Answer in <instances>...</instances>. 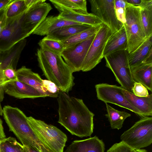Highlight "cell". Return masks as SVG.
<instances>
[{
  "label": "cell",
  "instance_id": "6da1fadb",
  "mask_svg": "<svg viewBox=\"0 0 152 152\" xmlns=\"http://www.w3.org/2000/svg\"><path fill=\"white\" fill-rule=\"evenodd\" d=\"M58 97V123L73 135L90 136L93 132L94 115L83 100L61 91Z\"/></svg>",
  "mask_w": 152,
  "mask_h": 152
},
{
  "label": "cell",
  "instance_id": "7a4b0ae2",
  "mask_svg": "<svg viewBox=\"0 0 152 152\" xmlns=\"http://www.w3.org/2000/svg\"><path fill=\"white\" fill-rule=\"evenodd\" d=\"M36 54L39 66L48 80L60 91L68 94L75 84V78L61 55L41 48L37 49Z\"/></svg>",
  "mask_w": 152,
  "mask_h": 152
},
{
  "label": "cell",
  "instance_id": "3957f363",
  "mask_svg": "<svg viewBox=\"0 0 152 152\" xmlns=\"http://www.w3.org/2000/svg\"><path fill=\"white\" fill-rule=\"evenodd\" d=\"M3 115L10 131L14 134L23 145H30L39 152H51L31 127L27 117L20 109L5 106L3 108Z\"/></svg>",
  "mask_w": 152,
  "mask_h": 152
},
{
  "label": "cell",
  "instance_id": "277c9868",
  "mask_svg": "<svg viewBox=\"0 0 152 152\" xmlns=\"http://www.w3.org/2000/svg\"><path fill=\"white\" fill-rule=\"evenodd\" d=\"M141 9L126 2V22L123 25L127 39V50L129 54L135 50L147 39L141 21Z\"/></svg>",
  "mask_w": 152,
  "mask_h": 152
},
{
  "label": "cell",
  "instance_id": "5b68a950",
  "mask_svg": "<svg viewBox=\"0 0 152 152\" xmlns=\"http://www.w3.org/2000/svg\"><path fill=\"white\" fill-rule=\"evenodd\" d=\"M27 119L31 127L51 152H63L67 140L64 133L57 127L32 116Z\"/></svg>",
  "mask_w": 152,
  "mask_h": 152
},
{
  "label": "cell",
  "instance_id": "8992f818",
  "mask_svg": "<svg viewBox=\"0 0 152 152\" xmlns=\"http://www.w3.org/2000/svg\"><path fill=\"white\" fill-rule=\"evenodd\" d=\"M129 53L127 50L118 51L104 57L106 66L113 73L116 80L121 86L132 92L135 82L132 75L129 60Z\"/></svg>",
  "mask_w": 152,
  "mask_h": 152
},
{
  "label": "cell",
  "instance_id": "52a82bcc",
  "mask_svg": "<svg viewBox=\"0 0 152 152\" xmlns=\"http://www.w3.org/2000/svg\"><path fill=\"white\" fill-rule=\"evenodd\" d=\"M121 141L133 149L147 147L152 143V117L141 118L121 136Z\"/></svg>",
  "mask_w": 152,
  "mask_h": 152
},
{
  "label": "cell",
  "instance_id": "ba28073f",
  "mask_svg": "<svg viewBox=\"0 0 152 152\" xmlns=\"http://www.w3.org/2000/svg\"><path fill=\"white\" fill-rule=\"evenodd\" d=\"M111 34L109 28L103 23L88 49L81 71L85 72L90 71L101 61L106 42Z\"/></svg>",
  "mask_w": 152,
  "mask_h": 152
},
{
  "label": "cell",
  "instance_id": "9c48e42d",
  "mask_svg": "<svg viewBox=\"0 0 152 152\" xmlns=\"http://www.w3.org/2000/svg\"><path fill=\"white\" fill-rule=\"evenodd\" d=\"M26 11L15 17L7 18L6 26L0 34V53L9 50L28 37L21 24L22 18Z\"/></svg>",
  "mask_w": 152,
  "mask_h": 152
},
{
  "label": "cell",
  "instance_id": "30bf717a",
  "mask_svg": "<svg viewBox=\"0 0 152 152\" xmlns=\"http://www.w3.org/2000/svg\"><path fill=\"white\" fill-rule=\"evenodd\" d=\"M95 88L98 99L105 103H112L127 109L142 118L144 117L126 99L122 92L121 86L102 83L96 84Z\"/></svg>",
  "mask_w": 152,
  "mask_h": 152
},
{
  "label": "cell",
  "instance_id": "8fae6325",
  "mask_svg": "<svg viewBox=\"0 0 152 152\" xmlns=\"http://www.w3.org/2000/svg\"><path fill=\"white\" fill-rule=\"evenodd\" d=\"M89 1L92 13L109 28L112 34L120 29L123 24L116 17L115 0H89Z\"/></svg>",
  "mask_w": 152,
  "mask_h": 152
},
{
  "label": "cell",
  "instance_id": "7c38bea8",
  "mask_svg": "<svg viewBox=\"0 0 152 152\" xmlns=\"http://www.w3.org/2000/svg\"><path fill=\"white\" fill-rule=\"evenodd\" d=\"M95 35L84 41L65 48L61 53V56L73 72L81 70L83 62Z\"/></svg>",
  "mask_w": 152,
  "mask_h": 152
},
{
  "label": "cell",
  "instance_id": "4fadbf2b",
  "mask_svg": "<svg viewBox=\"0 0 152 152\" xmlns=\"http://www.w3.org/2000/svg\"><path fill=\"white\" fill-rule=\"evenodd\" d=\"M52 9L49 3L45 2L37 4L27 10L23 16L21 24L28 36L32 34Z\"/></svg>",
  "mask_w": 152,
  "mask_h": 152
},
{
  "label": "cell",
  "instance_id": "5bb4252c",
  "mask_svg": "<svg viewBox=\"0 0 152 152\" xmlns=\"http://www.w3.org/2000/svg\"><path fill=\"white\" fill-rule=\"evenodd\" d=\"M18 80L31 86L46 97H58V95L49 91L43 83V79L37 73L23 66L16 71Z\"/></svg>",
  "mask_w": 152,
  "mask_h": 152
},
{
  "label": "cell",
  "instance_id": "9a60e30c",
  "mask_svg": "<svg viewBox=\"0 0 152 152\" xmlns=\"http://www.w3.org/2000/svg\"><path fill=\"white\" fill-rule=\"evenodd\" d=\"M4 88L6 93L19 99L46 97L34 88L18 80L6 83Z\"/></svg>",
  "mask_w": 152,
  "mask_h": 152
},
{
  "label": "cell",
  "instance_id": "2e32d148",
  "mask_svg": "<svg viewBox=\"0 0 152 152\" xmlns=\"http://www.w3.org/2000/svg\"><path fill=\"white\" fill-rule=\"evenodd\" d=\"M83 24L63 18L58 15L46 17L32 33L40 36L48 35L67 26Z\"/></svg>",
  "mask_w": 152,
  "mask_h": 152
},
{
  "label": "cell",
  "instance_id": "e0dca14e",
  "mask_svg": "<svg viewBox=\"0 0 152 152\" xmlns=\"http://www.w3.org/2000/svg\"><path fill=\"white\" fill-rule=\"evenodd\" d=\"M128 60L131 69L142 64L152 63V35L135 50L129 54Z\"/></svg>",
  "mask_w": 152,
  "mask_h": 152
},
{
  "label": "cell",
  "instance_id": "ac0fdd59",
  "mask_svg": "<svg viewBox=\"0 0 152 152\" xmlns=\"http://www.w3.org/2000/svg\"><path fill=\"white\" fill-rule=\"evenodd\" d=\"M104 144L98 137L73 141L64 152H104Z\"/></svg>",
  "mask_w": 152,
  "mask_h": 152
},
{
  "label": "cell",
  "instance_id": "d6986e66",
  "mask_svg": "<svg viewBox=\"0 0 152 152\" xmlns=\"http://www.w3.org/2000/svg\"><path fill=\"white\" fill-rule=\"evenodd\" d=\"M127 39L124 25L120 29L112 33L106 42L103 53V57L118 51L127 50Z\"/></svg>",
  "mask_w": 152,
  "mask_h": 152
},
{
  "label": "cell",
  "instance_id": "ffe728a7",
  "mask_svg": "<svg viewBox=\"0 0 152 152\" xmlns=\"http://www.w3.org/2000/svg\"><path fill=\"white\" fill-rule=\"evenodd\" d=\"M121 91L128 101L138 109L144 117L152 116V94L146 97L137 96L121 86Z\"/></svg>",
  "mask_w": 152,
  "mask_h": 152
},
{
  "label": "cell",
  "instance_id": "44dd1931",
  "mask_svg": "<svg viewBox=\"0 0 152 152\" xmlns=\"http://www.w3.org/2000/svg\"><path fill=\"white\" fill-rule=\"evenodd\" d=\"M55 7L60 12L88 13L87 11L86 0H50Z\"/></svg>",
  "mask_w": 152,
  "mask_h": 152
},
{
  "label": "cell",
  "instance_id": "7402d4cb",
  "mask_svg": "<svg viewBox=\"0 0 152 152\" xmlns=\"http://www.w3.org/2000/svg\"><path fill=\"white\" fill-rule=\"evenodd\" d=\"M26 44L24 39L18 42L9 50L0 53V67L3 69L12 65L15 69L20 54ZM16 70V69H15Z\"/></svg>",
  "mask_w": 152,
  "mask_h": 152
},
{
  "label": "cell",
  "instance_id": "603a6c76",
  "mask_svg": "<svg viewBox=\"0 0 152 152\" xmlns=\"http://www.w3.org/2000/svg\"><path fill=\"white\" fill-rule=\"evenodd\" d=\"M132 78L135 82L152 91V63L142 64L131 69Z\"/></svg>",
  "mask_w": 152,
  "mask_h": 152
},
{
  "label": "cell",
  "instance_id": "cb8c5ba5",
  "mask_svg": "<svg viewBox=\"0 0 152 152\" xmlns=\"http://www.w3.org/2000/svg\"><path fill=\"white\" fill-rule=\"evenodd\" d=\"M58 15L65 19L92 26H95L103 24L98 18L92 13L83 14L61 12H60Z\"/></svg>",
  "mask_w": 152,
  "mask_h": 152
},
{
  "label": "cell",
  "instance_id": "d4e9b609",
  "mask_svg": "<svg viewBox=\"0 0 152 152\" xmlns=\"http://www.w3.org/2000/svg\"><path fill=\"white\" fill-rule=\"evenodd\" d=\"M105 104L107 113L105 116L107 118L111 128L120 129L122 128L125 120L131 115L127 112L117 110L107 103Z\"/></svg>",
  "mask_w": 152,
  "mask_h": 152
},
{
  "label": "cell",
  "instance_id": "484cf974",
  "mask_svg": "<svg viewBox=\"0 0 152 152\" xmlns=\"http://www.w3.org/2000/svg\"><path fill=\"white\" fill-rule=\"evenodd\" d=\"M92 27L84 24L67 26L62 27L48 35L57 40L61 41Z\"/></svg>",
  "mask_w": 152,
  "mask_h": 152
},
{
  "label": "cell",
  "instance_id": "4316f807",
  "mask_svg": "<svg viewBox=\"0 0 152 152\" xmlns=\"http://www.w3.org/2000/svg\"><path fill=\"white\" fill-rule=\"evenodd\" d=\"M102 24L93 26L78 33L65 40L61 41L65 48L85 40L95 35L102 26Z\"/></svg>",
  "mask_w": 152,
  "mask_h": 152
},
{
  "label": "cell",
  "instance_id": "83f0119b",
  "mask_svg": "<svg viewBox=\"0 0 152 152\" xmlns=\"http://www.w3.org/2000/svg\"><path fill=\"white\" fill-rule=\"evenodd\" d=\"M38 44L40 48L47 49L60 55L65 48L61 41L48 35L40 40Z\"/></svg>",
  "mask_w": 152,
  "mask_h": 152
},
{
  "label": "cell",
  "instance_id": "f1b7e54d",
  "mask_svg": "<svg viewBox=\"0 0 152 152\" xmlns=\"http://www.w3.org/2000/svg\"><path fill=\"white\" fill-rule=\"evenodd\" d=\"M142 22L147 38L152 35V3L141 8Z\"/></svg>",
  "mask_w": 152,
  "mask_h": 152
},
{
  "label": "cell",
  "instance_id": "f546056e",
  "mask_svg": "<svg viewBox=\"0 0 152 152\" xmlns=\"http://www.w3.org/2000/svg\"><path fill=\"white\" fill-rule=\"evenodd\" d=\"M0 142V152H26L24 146L13 137L6 138Z\"/></svg>",
  "mask_w": 152,
  "mask_h": 152
},
{
  "label": "cell",
  "instance_id": "4dcf8cb0",
  "mask_svg": "<svg viewBox=\"0 0 152 152\" xmlns=\"http://www.w3.org/2000/svg\"><path fill=\"white\" fill-rule=\"evenodd\" d=\"M27 9L24 0H14L7 10V18L17 16Z\"/></svg>",
  "mask_w": 152,
  "mask_h": 152
},
{
  "label": "cell",
  "instance_id": "1f68e13d",
  "mask_svg": "<svg viewBox=\"0 0 152 152\" xmlns=\"http://www.w3.org/2000/svg\"><path fill=\"white\" fill-rule=\"evenodd\" d=\"M125 0H115V13L117 19L123 24L126 22Z\"/></svg>",
  "mask_w": 152,
  "mask_h": 152
},
{
  "label": "cell",
  "instance_id": "d6a6232c",
  "mask_svg": "<svg viewBox=\"0 0 152 152\" xmlns=\"http://www.w3.org/2000/svg\"><path fill=\"white\" fill-rule=\"evenodd\" d=\"M132 92L135 96L140 97H146L149 95L148 90L144 86L135 82L132 88Z\"/></svg>",
  "mask_w": 152,
  "mask_h": 152
},
{
  "label": "cell",
  "instance_id": "836d02e7",
  "mask_svg": "<svg viewBox=\"0 0 152 152\" xmlns=\"http://www.w3.org/2000/svg\"><path fill=\"white\" fill-rule=\"evenodd\" d=\"M15 70L12 65H9L2 69L3 75L7 82L18 80Z\"/></svg>",
  "mask_w": 152,
  "mask_h": 152
},
{
  "label": "cell",
  "instance_id": "e575fe53",
  "mask_svg": "<svg viewBox=\"0 0 152 152\" xmlns=\"http://www.w3.org/2000/svg\"><path fill=\"white\" fill-rule=\"evenodd\" d=\"M134 151L121 141L113 144L107 152H134Z\"/></svg>",
  "mask_w": 152,
  "mask_h": 152
},
{
  "label": "cell",
  "instance_id": "d590c367",
  "mask_svg": "<svg viewBox=\"0 0 152 152\" xmlns=\"http://www.w3.org/2000/svg\"><path fill=\"white\" fill-rule=\"evenodd\" d=\"M14 0L4 8L0 10V34L5 28L7 23V10Z\"/></svg>",
  "mask_w": 152,
  "mask_h": 152
},
{
  "label": "cell",
  "instance_id": "8d00e7d4",
  "mask_svg": "<svg viewBox=\"0 0 152 152\" xmlns=\"http://www.w3.org/2000/svg\"><path fill=\"white\" fill-rule=\"evenodd\" d=\"M7 81L4 78L2 70L0 69V115H3V109L2 108L1 102L3 101L4 98V86L7 83Z\"/></svg>",
  "mask_w": 152,
  "mask_h": 152
},
{
  "label": "cell",
  "instance_id": "74e56055",
  "mask_svg": "<svg viewBox=\"0 0 152 152\" xmlns=\"http://www.w3.org/2000/svg\"><path fill=\"white\" fill-rule=\"evenodd\" d=\"M127 4L142 8L152 3V0H125Z\"/></svg>",
  "mask_w": 152,
  "mask_h": 152
},
{
  "label": "cell",
  "instance_id": "f35d334b",
  "mask_svg": "<svg viewBox=\"0 0 152 152\" xmlns=\"http://www.w3.org/2000/svg\"><path fill=\"white\" fill-rule=\"evenodd\" d=\"M43 83L48 91L51 93L58 95L59 89L53 83L48 80H43Z\"/></svg>",
  "mask_w": 152,
  "mask_h": 152
},
{
  "label": "cell",
  "instance_id": "ab89813d",
  "mask_svg": "<svg viewBox=\"0 0 152 152\" xmlns=\"http://www.w3.org/2000/svg\"><path fill=\"white\" fill-rule=\"evenodd\" d=\"M25 4L28 9L37 4L45 2V0H24Z\"/></svg>",
  "mask_w": 152,
  "mask_h": 152
},
{
  "label": "cell",
  "instance_id": "60d3db41",
  "mask_svg": "<svg viewBox=\"0 0 152 152\" xmlns=\"http://www.w3.org/2000/svg\"><path fill=\"white\" fill-rule=\"evenodd\" d=\"M6 138L3 126V122L0 118V140Z\"/></svg>",
  "mask_w": 152,
  "mask_h": 152
},
{
  "label": "cell",
  "instance_id": "b9f144b4",
  "mask_svg": "<svg viewBox=\"0 0 152 152\" xmlns=\"http://www.w3.org/2000/svg\"><path fill=\"white\" fill-rule=\"evenodd\" d=\"M23 146L26 152H39L36 149L30 145H27Z\"/></svg>",
  "mask_w": 152,
  "mask_h": 152
},
{
  "label": "cell",
  "instance_id": "7bdbcfd3",
  "mask_svg": "<svg viewBox=\"0 0 152 152\" xmlns=\"http://www.w3.org/2000/svg\"><path fill=\"white\" fill-rule=\"evenodd\" d=\"M12 0H0V10L4 8Z\"/></svg>",
  "mask_w": 152,
  "mask_h": 152
},
{
  "label": "cell",
  "instance_id": "ee69618b",
  "mask_svg": "<svg viewBox=\"0 0 152 152\" xmlns=\"http://www.w3.org/2000/svg\"><path fill=\"white\" fill-rule=\"evenodd\" d=\"M134 152H148L145 149H140L137 150H135Z\"/></svg>",
  "mask_w": 152,
  "mask_h": 152
},
{
  "label": "cell",
  "instance_id": "f6af8a7d",
  "mask_svg": "<svg viewBox=\"0 0 152 152\" xmlns=\"http://www.w3.org/2000/svg\"></svg>",
  "mask_w": 152,
  "mask_h": 152
}]
</instances>
